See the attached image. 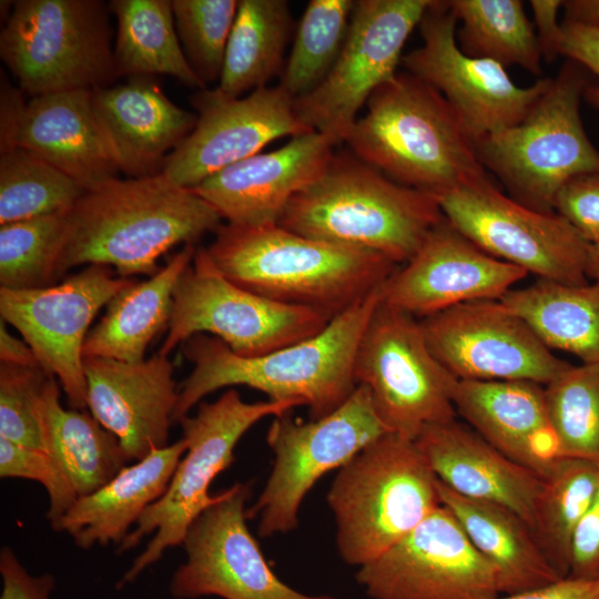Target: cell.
Segmentation results:
<instances>
[{
    "label": "cell",
    "instance_id": "cell-27",
    "mask_svg": "<svg viewBox=\"0 0 599 599\" xmlns=\"http://www.w3.org/2000/svg\"><path fill=\"white\" fill-rule=\"evenodd\" d=\"M454 405L469 426L541 477L561 457L545 386L529 380H458Z\"/></svg>",
    "mask_w": 599,
    "mask_h": 599
},
{
    "label": "cell",
    "instance_id": "cell-51",
    "mask_svg": "<svg viewBox=\"0 0 599 599\" xmlns=\"http://www.w3.org/2000/svg\"><path fill=\"white\" fill-rule=\"evenodd\" d=\"M564 20L599 27V0L562 1Z\"/></svg>",
    "mask_w": 599,
    "mask_h": 599
},
{
    "label": "cell",
    "instance_id": "cell-30",
    "mask_svg": "<svg viewBox=\"0 0 599 599\" xmlns=\"http://www.w3.org/2000/svg\"><path fill=\"white\" fill-rule=\"evenodd\" d=\"M185 244L166 264L143 282H132L106 305V312L91 329L83 346V358L141 362L156 334L169 326L173 291L195 254Z\"/></svg>",
    "mask_w": 599,
    "mask_h": 599
},
{
    "label": "cell",
    "instance_id": "cell-28",
    "mask_svg": "<svg viewBox=\"0 0 599 599\" xmlns=\"http://www.w3.org/2000/svg\"><path fill=\"white\" fill-rule=\"evenodd\" d=\"M186 448L182 437L125 466L108 484L78 498L53 530L64 531L84 550L121 545L146 508L165 493Z\"/></svg>",
    "mask_w": 599,
    "mask_h": 599
},
{
    "label": "cell",
    "instance_id": "cell-9",
    "mask_svg": "<svg viewBox=\"0 0 599 599\" xmlns=\"http://www.w3.org/2000/svg\"><path fill=\"white\" fill-rule=\"evenodd\" d=\"M109 4L18 0L1 30L0 57L32 97L110 87L116 78Z\"/></svg>",
    "mask_w": 599,
    "mask_h": 599
},
{
    "label": "cell",
    "instance_id": "cell-15",
    "mask_svg": "<svg viewBox=\"0 0 599 599\" xmlns=\"http://www.w3.org/2000/svg\"><path fill=\"white\" fill-rule=\"evenodd\" d=\"M132 282L114 276L110 266L91 264L50 286L0 287L1 319L21 334L40 367L58 378L70 408L88 407L83 346L91 322Z\"/></svg>",
    "mask_w": 599,
    "mask_h": 599
},
{
    "label": "cell",
    "instance_id": "cell-32",
    "mask_svg": "<svg viewBox=\"0 0 599 599\" xmlns=\"http://www.w3.org/2000/svg\"><path fill=\"white\" fill-rule=\"evenodd\" d=\"M550 349L599 364V281L568 285L539 280L498 300Z\"/></svg>",
    "mask_w": 599,
    "mask_h": 599
},
{
    "label": "cell",
    "instance_id": "cell-16",
    "mask_svg": "<svg viewBox=\"0 0 599 599\" xmlns=\"http://www.w3.org/2000/svg\"><path fill=\"white\" fill-rule=\"evenodd\" d=\"M456 26L448 1L434 0L418 26L423 44L400 62L446 99L476 144L520 122L551 79L540 78L530 87L516 84L498 62L464 53Z\"/></svg>",
    "mask_w": 599,
    "mask_h": 599
},
{
    "label": "cell",
    "instance_id": "cell-1",
    "mask_svg": "<svg viewBox=\"0 0 599 599\" xmlns=\"http://www.w3.org/2000/svg\"><path fill=\"white\" fill-rule=\"evenodd\" d=\"M383 285L331 319L318 334L271 353L243 357L216 337L196 334L183 344L193 370L179 387L173 424L209 394L223 387L247 386L272 400H294L309 409L311 419L338 408L357 387L356 352L382 301Z\"/></svg>",
    "mask_w": 599,
    "mask_h": 599
},
{
    "label": "cell",
    "instance_id": "cell-11",
    "mask_svg": "<svg viewBox=\"0 0 599 599\" xmlns=\"http://www.w3.org/2000/svg\"><path fill=\"white\" fill-rule=\"evenodd\" d=\"M387 434L392 433L377 416L363 385L322 418L302 422L288 413L275 417L266 435L274 454L273 469L256 501L246 509L247 519H258V536L296 529L302 501L313 486Z\"/></svg>",
    "mask_w": 599,
    "mask_h": 599
},
{
    "label": "cell",
    "instance_id": "cell-12",
    "mask_svg": "<svg viewBox=\"0 0 599 599\" xmlns=\"http://www.w3.org/2000/svg\"><path fill=\"white\" fill-rule=\"evenodd\" d=\"M354 376L392 434L414 440L425 426L456 419L458 379L432 353L419 321L382 301L361 338Z\"/></svg>",
    "mask_w": 599,
    "mask_h": 599
},
{
    "label": "cell",
    "instance_id": "cell-13",
    "mask_svg": "<svg viewBox=\"0 0 599 599\" xmlns=\"http://www.w3.org/2000/svg\"><path fill=\"white\" fill-rule=\"evenodd\" d=\"M445 219L485 253L568 285L587 282L589 243L556 212L532 210L496 189L490 177L435 195Z\"/></svg>",
    "mask_w": 599,
    "mask_h": 599
},
{
    "label": "cell",
    "instance_id": "cell-48",
    "mask_svg": "<svg viewBox=\"0 0 599 599\" xmlns=\"http://www.w3.org/2000/svg\"><path fill=\"white\" fill-rule=\"evenodd\" d=\"M490 599H599V579L568 576L538 588Z\"/></svg>",
    "mask_w": 599,
    "mask_h": 599
},
{
    "label": "cell",
    "instance_id": "cell-23",
    "mask_svg": "<svg viewBox=\"0 0 599 599\" xmlns=\"http://www.w3.org/2000/svg\"><path fill=\"white\" fill-rule=\"evenodd\" d=\"M83 367L88 408L118 438L129 461L169 445L179 388L167 356L136 363L90 357Z\"/></svg>",
    "mask_w": 599,
    "mask_h": 599
},
{
    "label": "cell",
    "instance_id": "cell-26",
    "mask_svg": "<svg viewBox=\"0 0 599 599\" xmlns=\"http://www.w3.org/2000/svg\"><path fill=\"white\" fill-rule=\"evenodd\" d=\"M92 105L120 171L130 177L159 174L197 121L194 113L173 103L151 77L94 89Z\"/></svg>",
    "mask_w": 599,
    "mask_h": 599
},
{
    "label": "cell",
    "instance_id": "cell-22",
    "mask_svg": "<svg viewBox=\"0 0 599 599\" xmlns=\"http://www.w3.org/2000/svg\"><path fill=\"white\" fill-rule=\"evenodd\" d=\"M527 273L485 253L444 216L417 252L385 281L382 302L413 317L498 301Z\"/></svg>",
    "mask_w": 599,
    "mask_h": 599
},
{
    "label": "cell",
    "instance_id": "cell-52",
    "mask_svg": "<svg viewBox=\"0 0 599 599\" xmlns=\"http://www.w3.org/2000/svg\"><path fill=\"white\" fill-rule=\"evenodd\" d=\"M586 272L588 278L599 281V243L589 245Z\"/></svg>",
    "mask_w": 599,
    "mask_h": 599
},
{
    "label": "cell",
    "instance_id": "cell-18",
    "mask_svg": "<svg viewBox=\"0 0 599 599\" xmlns=\"http://www.w3.org/2000/svg\"><path fill=\"white\" fill-rule=\"evenodd\" d=\"M355 578L372 599H490L500 595L497 571L444 505L378 558L359 567Z\"/></svg>",
    "mask_w": 599,
    "mask_h": 599
},
{
    "label": "cell",
    "instance_id": "cell-39",
    "mask_svg": "<svg viewBox=\"0 0 599 599\" xmlns=\"http://www.w3.org/2000/svg\"><path fill=\"white\" fill-rule=\"evenodd\" d=\"M545 390L560 456L599 465V364L569 365Z\"/></svg>",
    "mask_w": 599,
    "mask_h": 599
},
{
    "label": "cell",
    "instance_id": "cell-2",
    "mask_svg": "<svg viewBox=\"0 0 599 599\" xmlns=\"http://www.w3.org/2000/svg\"><path fill=\"white\" fill-rule=\"evenodd\" d=\"M222 217L190 189L160 174L112 179L87 190L69 212L58 275L87 264L113 266L121 277L154 275L173 246L216 232Z\"/></svg>",
    "mask_w": 599,
    "mask_h": 599
},
{
    "label": "cell",
    "instance_id": "cell-35",
    "mask_svg": "<svg viewBox=\"0 0 599 599\" xmlns=\"http://www.w3.org/2000/svg\"><path fill=\"white\" fill-rule=\"evenodd\" d=\"M541 478L531 531L549 564L565 578L570 571L576 528L599 487V465L559 457Z\"/></svg>",
    "mask_w": 599,
    "mask_h": 599
},
{
    "label": "cell",
    "instance_id": "cell-46",
    "mask_svg": "<svg viewBox=\"0 0 599 599\" xmlns=\"http://www.w3.org/2000/svg\"><path fill=\"white\" fill-rule=\"evenodd\" d=\"M0 599H51L55 588V578L51 573L30 575L9 547H2L0 551Z\"/></svg>",
    "mask_w": 599,
    "mask_h": 599
},
{
    "label": "cell",
    "instance_id": "cell-45",
    "mask_svg": "<svg viewBox=\"0 0 599 599\" xmlns=\"http://www.w3.org/2000/svg\"><path fill=\"white\" fill-rule=\"evenodd\" d=\"M569 576L599 579V487L576 528Z\"/></svg>",
    "mask_w": 599,
    "mask_h": 599
},
{
    "label": "cell",
    "instance_id": "cell-42",
    "mask_svg": "<svg viewBox=\"0 0 599 599\" xmlns=\"http://www.w3.org/2000/svg\"><path fill=\"white\" fill-rule=\"evenodd\" d=\"M49 376L40 366L0 363V437L47 451L39 399Z\"/></svg>",
    "mask_w": 599,
    "mask_h": 599
},
{
    "label": "cell",
    "instance_id": "cell-47",
    "mask_svg": "<svg viewBox=\"0 0 599 599\" xmlns=\"http://www.w3.org/2000/svg\"><path fill=\"white\" fill-rule=\"evenodd\" d=\"M558 54L599 77V27L564 20Z\"/></svg>",
    "mask_w": 599,
    "mask_h": 599
},
{
    "label": "cell",
    "instance_id": "cell-36",
    "mask_svg": "<svg viewBox=\"0 0 599 599\" xmlns=\"http://www.w3.org/2000/svg\"><path fill=\"white\" fill-rule=\"evenodd\" d=\"M448 4L461 23L456 38L464 53L541 75L542 53L521 1L451 0Z\"/></svg>",
    "mask_w": 599,
    "mask_h": 599
},
{
    "label": "cell",
    "instance_id": "cell-53",
    "mask_svg": "<svg viewBox=\"0 0 599 599\" xmlns=\"http://www.w3.org/2000/svg\"><path fill=\"white\" fill-rule=\"evenodd\" d=\"M583 98L590 105L599 110V83L588 84Z\"/></svg>",
    "mask_w": 599,
    "mask_h": 599
},
{
    "label": "cell",
    "instance_id": "cell-31",
    "mask_svg": "<svg viewBox=\"0 0 599 599\" xmlns=\"http://www.w3.org/2000/svg\"><path fill=\"white\" fill-rule=\"evenodd\" d=\"M47 453L77 496H88L114 478L129 461L118 438L91 414L65 409L57 378L49 376L39 399Z\"/></svg>",
    "mask_w": 599,
    "mask_h": 599
},
{
    "label": "cell",
    "instance_id": "cell-6",
    "mask_svg": "<svg viewBox=\"0 0 599 599\" xmlns=\"http://www.w3.org/2000/svg\"><path fill=\"white\" fill-rule=\"evenodd\" d=\"M342 560L362 567L441 505L438 479L414 440L387 434L339 468L326 497Z\"/></svg>",
    "mask_w": 599,
    "mask_h": 599
},
{
    "label": "cell",
    "instance_id": "cell-21",
    "mask_svg": "<svg viewBox=\"0 0 599 599\" xmlns=\"http://www.w3.org/2000/svg\"><path fill=\"white\" fill-rule=\"evenodd\" d=\"M21 148L85 190L116 177L120 167L92 105V90L32 97L1 84L0 151Z\"/></svg>",
    "mask_w": 599,
    "mask_h": 599
},
{
    "label": "cell",
    "instance_id": "cell-10",
    "mask_svg": "<svg viewBox=\"0 0 599 599\" xmlns=\"http://www.w3.org/2000/svg\"><path fill=\"white\" fill-rule=\"evenodd\" d=\"M329 322L321 312L277 303L233 283L201 246L174 287L159 353L167 356L190 337L211 334L235 354L256 357L309 338Z\"/></svg>",
    "mask_w": 599,
    "mask_h": 599
},
{
    "label": "cell",
    "instance_id": "cell-44",
    "mask_svg": "<svg viewBox=\"0 0 599 599\" xmlns=\"http://www.w3.org/2000/svg\"><path fill=\"white\" fill-rule=\"evenodd\" d=\"M554 211L589 244L599 243V170L566 182L557 193Z\"/></svg>",
    "mask_w": 599,
    "mask_h": 599
},
{
    "label": "cell",
    "instance_id": "cell-40",
    "mask_svg": "<svg viewBox=\"0 0 599 599\" xmlns=\"http://www.w3.org/2000/svg\"><path fill=\"white\" fill-rule=\"evenodd\" d=\"M69 212L0 226V284L11 290L50 286L69 226Z\"/></svg>",
    "mask_w": 599,
    "mask_h": 599
},
{
    "label": "cell",
    "instance_id": "cell-34",
    "mask_svg": "<svg viewBox=\"0 0 599 599\" xmlns=\"http://www.w3.org/2000/svg\"><path fill=\"white\" fill-rule=\"evenodd\" d=\"M294 30L285 0H238L222 73L216 87L224 94L267 87L284 69V53Z\"/></svg>",
    "mask_w": 599,
    "mask_h": 599
},
{
    "label": "cell",
    "instance_id": "cell-25",
    "mask_svg": "<svg viewBox=\"0 0 599 599\" xmlns=\"http://www.w3.org/2000/svg\"><path fill=\"white\" fill-rule=\"evenodd\" d=\"M437 479L454 493L509 508L530 528L542 478L456 419L425 426L414 439Z\"/></svg>",
    "mask_w": 599,
    "mask_h": 599
},
{
    "label": "cell",
    "instance_id": "cell-43",
    "mask_svg": "<svg viewBox=\"0 0 599 599\" xmlns=\"http://www.w3.org/2000/svg\"><path fill=\"white\" fill-rule=\"evenodd\" d=\"M0 477L41 484L49 498L47 518L53 529L77 500L67 478L49 453L0 437Z\"/></svg>",
    "mask_w": 599,
    "mask_h": 599
},
{
    "label": "cell",
    "instance_id": "cell-41",
    "mask_svg": "<svg viewBox=\"0 0 599 599\" xmlns=\"http://www.w3.org/2000/svg\"><path fill=\"white\" fill-rule=\"evenodd\" d=\"M238 0H173L176 33L184 54L206 85L220 80Z\"/></svg>",
    "mask_w": 599,
    "mask_h": 599
},
{
    "label": "cell",
    "instance_id": "cell-33",
    "mask_svg": "<svg viewBox=\"0 0 599 599\" xmlns=\"http://www.w3.org/2000/svg\"><path fill=\"white\" fill-rule=\"evenodd\" d=\"M109 9L116 19L113 49L116 78L163 74L190 88L206 89L180 43L172 1L112 0Z\"/></svg>",
    "mask_w": 599,
    "mask_h": 599
},
{
    "label": "cell",
    "instance_id": "cell-17",
    "mask_svg": "<svg viewBox=\"0 0 599 599\" xmlns=\"http://www.w3.org/2000/svg\"><path fill=\"white\" fill-rule=\"evenodd\" d=\"M250 495V484L236 483L192 522L186 559L170 580L173 598L337 599L297 591L274 573L246 524Z\"/></svg>",
    "mask_w": 599,
    "mask_h": 599
},
{
    "label": "cell",
    "instance_id": "cell-20",
    "mask_svg": "<svg viewBox=\"0 0 599 599\" xmlns=\"http://www.w3.org/2000/svg\"><path fill=\"white\" fill-rule=\"evenodd\" d=\"M419 323L432 353L458 380H529L545 386L570 365L499 301L457 305Z\"/></svg>",
    "mask_w": 599,
    "mask_h": 599
},
{
    "label": "cell",
    "instance_id": "cell-29",
    "mask_svg": "<svg viewBox=\"0 0 599 599\" xmlns=\"http://www.w3.org/2000/svg\"><path fill=\"white\" fill-rule=\"evenodd\" d=\"M449 509L477 551L495 568L500 593L512 595L561 579L539 548L531 528L498 504L460 496L438 480Z\"/></svg>",
    "mask_w": 599,
    "mask_h": 599
},
{
    "label": "cell",
    "instance_id": "cell-5",
    "mask_svg": "<svg viewBox=\"0 0 599 599\" xmlns=\"http://www.w3.org/2000/svg\"><path fill=\"white\" fill-rule=\"evenodd\" d=\"M443 219L434 195L390 180L353 153H334L321 176L292 197L277 224L405 264Z\"/></svg>",
    "mask_w": 599,
    "mask_h": 599
},
{
    "label": "cell",
    "instance_id": "cell-49",
    "mask_svg": "<svg viewBox=\"0 0 599 599\" xmlns=\"http://www.w3.org/2000/svg\"><path fill=\"white\" fill-rule=\"evenodd\" d=\"M530 7L535 19V30L542 58L554 60L558 54L561 23L558 12L562 9L560 0H531Z\"/></svg>",
    "mask_w": 599,
    "mask_h": 599
},
{
    "label": "cell",
    "instance_id": "cell-24",
    "mask_svg": "<svg viewBox=\"0 0 599 599\" xmlns=\"http://www.w3.org/2000/svg\"><path fill=\"white\" fill-rule=\"evenodd\" d=\"M333 148L311 131L276 150L233 163L190 190L230 224H277L292 197L325 171Z\"/></svg>",
    "mask_w": 599,
    "mask_h": 599
},
{
    "label": "cell",
    "instance_id": "cell-3",
    "mask_svg": "<svg viewBox=\"0 0 599 599\" xmlns=\"http://www.w3.org/2000/svg\"><path fill=\"white\" fill-rule=\"evenodd\" d=\"M206 250L233 283L331 319L369 296L397 268L375 252L306 237L278 224H222Z\"/></svg>",
    "mask_w": 599,
    "mask_h": 599
},
{
    "label": "cell",
    "instance_id": "cell-8",
    "mask_svg": "<svg viewBox=\"0 0 599 599\" xmlns=\"http://www.w3.org/2000/svg\"><path fill=\"white\" fill-rule=\"evenodd\" d=\"M588 84L573 62L565 64L517 124L476 142L477 156L519 203L552 213L570 179L599 170V151L580 115Z\"/></svg>",
    "mask_w": 599,
    "mask_h": 599
},
{
    "label": "cell",
    "instance_id": "cell-4",
    "mask_svg": "<svg viewBox=\"0 0 599 599\" xmlns=\"http://www.w3.org/2000/svg\"><path fill=\"white\" fill-rule=\"evenodd\" d=\"M365 106L346 143L390 180L435 196L489 177L454 109L414 74L397 72Z\"/></svg>",
    "mask_w": 599,
    "mask_h": 599
},
{
    "label": "cell",
    "instance_id": "cell-38",
    "mask_svg": "<svg viewBox=\"0 0 599 599\" xmlns=\"http://www.w3.org/2000/svg\"><path fill=\"white\" fill-rule=\"evenodd\" d=\"M353 0H311L296 29L281 85L293 99L315 89L337 60L355 7Z\"/></svg>",
    "mask_w": 599,
    "mask_h": 599
},
{
    "label": "cell",
    "instance_id": "cell-37",
    "mask_svg": "<svg viewBox=\"0 0 599 599\" xmlns=\"http://www.w3.org/2000/svg\"><path fill=\"white\" fill-rule=\"evenodd\" d=\"M87 190L21 148L0 152V224L70 211Z\"/></svg>",
    "mask_w": 599,
    "mask_h": 599
},
{
    "label": "cell",
    "instance_id": "cell-54",
    "mask_svg": "<svg viewBox=\"0 0 599 599\" xmlns=\"http://www.w3.org/2000/svg\"><path fill=\"white\" fill-rule=\"evenodd\" d=\"M173 599H176V598H173Z\"/></svg>",
    "mask_w": 599,
    "mask_h": 599
},
{
    "label": "cell",
    "instance_id": "cell-19",
    "mask_svg": "<svg viewBox=\"0 0 599 599\" xmlns=\"http://www.w3.org/2000/svg\"><path fill=\"white\" fill-rule=\"evenodd\" d=\"M190 101L199 113L196 124L159 173L176 187L192 189L280 138L313 131L300 120L294 99L278 84L244 98L229 97L217 88L204 89Z\"/></svg>",
    "mask_w": 599,
    "mask_h": 599
},
{
    "label": "cell",
    "instance_id": "cell-7",
    "mask_svg": "<svg viewBox=\"0 0 599 599\" xmlns=\"http://www.w3.org/2000/svg\"><path fill=\"white\" fill-rule=\"evenodd\" d=\"M297 406L302 405L294 400L246 403L236 389L230 388L214 402L200 403L195 415L179 422L186 451L165 493L146 508L118 546V554L125 552L153 534L116 583L118 589L133 582L169 548L182 546L192 522L221 498L222 493H209L210 486L234 461V449L242 436L261 419L282 416Z\"/></svg>",
    "mask_w": 599,
    "mask_h": 599
},
{
    "label": "cell",
    "instance_id": "cell-50",
    "mask_svg": "<svg viewBox=\"0 0 599 599\" xmlns=\"http://www.w3.org/2000/svg\"><path fill=\"white\" fill-rule=\"evenodd\" d=\"M0 363L35 367L40 366L31 347L16 336L6 326V322H0Z\"/></svg>",
    "mask_w": 599,
    "mask_h": 599
},
{
    "label": "cell",
    "instance_id": "cell-14",
    "mask_svg": "<svg viewBox=\"0 0 599 599\" xmlns=\"http://www.w3.org/2000/svg\"><path fill=\"white\" fill-rule=\"evenodd\" d=\"M434 0H358L341 53L325 79L294 99L300 120L334 146L346 142L359 110L402 61L409 34Z\"/></svg>",
    "mask_w": 599,
    "mask_h": 599
}]
</instances>
